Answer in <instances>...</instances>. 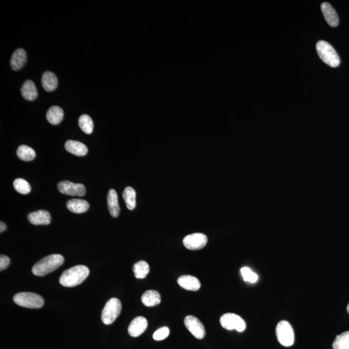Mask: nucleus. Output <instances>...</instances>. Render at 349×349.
I'll list each match as a JSON object with an SVG mask.
<instances>
[{"label":"nucleus","mask_w":349,"mask_h":349,"mask_svg":"<svg viewBox=\"0 0 349 349\" xmlns=\"http://www.w3.org/2000/svg\"><path fill=\"white\" fill-rule=\"evenodd\" d=\"M184 324L187 329L196 338L202 339L205 337V328L202 322L197 318L193 316H186L184 319Z\"/></svg>","instance_id":"9"},{"label":"nucleus","mask_w":349,"mask_h":349,"mask_svg":"<svg viewBox=\"0 0 349 349\" xmlns=\"http://www.w3.org/2000/svg\"><path fill=\"white\" fill-rule=\"evenodd\" d=\"M78 124L81 129L85 133L91 134L93 131V122L91 117L87 115H83L78 120Z\"/></svg>","instance_id":"27"},{"label":"nucleus","mask_w":349,"mask_h":349,"mask_svg":"<svg viewBox=\"0 0 349 349\" xmlns=\"http://www.w3.org/2000/svg\"><path fill=\"white\" fill-rule=\"evenodd\" d=\"M10 264V260L8 257L4 255L0 256V270H3Z\"/></svg>","instance_id":"31"},{"label":"nucleus","mask_w":349,"mask_h":349,"mask_svg":"<svg viewBox=\"0 0 349 349\" xmlns=\"http://www.w3.org/2000/svg\"><path fill=\"white\" fill-rule=\"evenodd\" d=\"M6 228L7 226L6 224L3 223V222H1V223H0V232L2 233L4 232V231L6 230Z\"/></svg>","instance_id":"32"},{"label":"nucleus","mask_w":349,"mask_h":349,"mask_svg":"<svg viewBox=\"0 0 349 349\" xmlns=\"http://www.w3.org/2000/svg\"><path fill=\"white\" fill-rule=\"evenodd\" d=\"M64 111L59 106H52L48 110L46 118L49 123L53 125H57L62 121L64 119Z\"/></svg>","instance_id":"22"},{"label":"nucleus","mask_w":349,"mask_h":349,"mask_svg":"<svg viewBox=\"0 0 349 349\" xmlns=\"http://www.w3.org/2000/svg\"><path fill=\"white\" fill-rule=\"evenodd\" d=\"M346 310H347L348 313L349 314V304L347 305V307H346Z\"/></svg>","instance_id":"33"},{"label":"nucleus","mask_w":349,"mask_h":349,"mask_svg":"<svg viewBox=\"0 0 349 349\" xmlns=\"http://www.w3.org/2000/svg\"><path fill=\"white\" fill-rule=\"evenodd\" d=\"M13 186L16 191L23 195H27L31 191V187L29 182L23 179H16L13 182Z\"/></svg>","instance_id":"28"},{"label":"nucleus","mask_w":349,"mask_h":349,"mask_svg":"<svg viewBox=\"0 0 349 349\" xmlns=\"http://www.w3.org/2000/svg\"><path fill=\"white\" fill-rule=\"evenodd\" d=\"M123 198L126 207L129 210H133L136 207V191L131 187H127L123 192Z\"/></svg>","instance_id":"24"},{"label":"nucleus","mask_w":349,"mask_h":349,"mask_svg":"<svg viewBox=\"0 0 349 349\" xmlns=\"http://www.w3.org/2000/svg\"><path fill=\"white\" fill-rule=\"evenodd\" d=\"M17 156L21 160L24 161H31L36 157V153L31 147L27 145H22L17 149Z\"/></svg>","instance_id":"25"},{"label":"nucleus","mask_w":349,"mask_h":349,"mask_svg":"<svg viewBox=\"0 0 349 349\" xmlns=\"http://www.w3.org/2000/svg\"><path fill=\"white\" fill-rule=\"evenodd\" d=\"M177 283L185 290L197 291L201 288V282L197 277L189 276H182L178 278Z\"/></svg>","instance_id":"14"},{"label":"nucleus","mask_w":349,"mask_h":349,"mask_svg":"<svg viewBox=\"0 0 349 349\" xmlns=\"http://www.w3.org/2000/svg\"><path fill=\"white\" fill-rule=\"evenodd\" d=\"M133 270L136 278L144 279L149 274V266L144 261H138L134 265Z\"/></svg>","instance_id":"23"},{"label":"nucleus","mask_w":349,"mask_h":349,"mask_svg":"<svg viewBox=\"0 0 349 349\" xmlns=\"http://www.w3.org/2000/svg\"><path fill=\"white\" fill-rule=\"evenodd\" d=\"M241 273L244 281L255 283L258 280V276L248 267H242Z\"/></svg>","instance_id":"29"},{"label":"nucleus","mask_w":349,"mask_h":349,"mask_svg":"<svg viewBox=\"0 0 349 349\" xmlns=\"http://www.w3.org/2000/svg\"><path fill=\"white\" fill-rule=\"evenodd\" d=\"M220 323L224 329L229 330H236L237 331L243 332L246 329V323L237 314L226 313L220 318Z\"/></svg>","instance_id":"7"},{"label":"nucleus","mask_w":349,"mask_h":349,"mask_svg":"<svg viewBox=\"0 0 349 349\" xmlns=\"http://www.w3.org/2000/svg\"><path fill=\"white\" fill-rule=\"evenodd\" d=\"M89 274V270L85 266H75L63 272L60 277V283L66 287H74L82 283Z\"/></svg>","instance_id":"1"},{"label":"nucleus","mask_w":349,"mask_h":349,"mask_svg":"<svg viewBox=\"0 0 349 349\" xmlns=\"http://www.w3.org/2000/svg\"><path fill=\"white\" fill-rule=\"evenodd\" d=\"M169 335H170V329L168 327H164L157 330L153 335V337L155 340L161 341L166 339Z\"/></svg>","instance_id":"30"},{"label":"nucleus","mask_w":349,"mask_h":349,"mask_svg":"<svg viewBox=\"0 0 349 349\" xmlns=\"http://www.w3.org/2000/svg\"><path fill=\"white\" fill-rule=\"evenodd\" d=\"M121 311V301L117 298H112L106 303L102 312V321L105 325L112 324L119 317Z\"/></svg>","instance_id":"5"},{"label":"nucleus","mask_w":349,"mask_h":349,"mask_svg":"<svg viewBox=\"0 0 349 349\" xmlns=\"http://www.w3.org/2000/svg\"><path fill=\"white\" fill-rule=\"evenodd\" d=\"M13 300L16 305L25 308L40 309L44 304V300L41 295L32 292L16 293Z\"/></svg>","instance_id":"4"},{"label":"nucleus","mask_w":349,"mask_h":349,"mask_svg":"<svg viewBox=\"0 0 349 349\" xmlns=\"http://www.w3.org/2000/svg\"><path fill=\"white\" fill-rule=\"evenodd\" d=\"M27 218L34 225H48L51 223V215L46 210H41L30 213Z\"/></svg>","instance_id":"12"},{"label":"nucleus","mask_w":349,"mask_h":349,"mask_svg":"<svg viewBox=\"0 0 349 349\" xmlns=\"http://www.w3.org/2000/svg\"><path fill=\"white\" fill-rule=\"evenodd\" d=\"M64 262L63 256L60 254H52L36 263L32 267V272L36 276H44L57 270Z\"/></svg>","instance_id":"2"},{"label":"nucleus","mask_w":349,"mask_h":349,"mask_svg":"<svg viewBox=\"0 0 349 349\" xmlns=\"http://www.w3.org/2000/svg\"><path fill=\"white\" fill-rule=\"evenodd\" d=\"M147 321L142 316H138L131 321L128 327V333L132 337H138L144 333L147 328Z\"/></svg>","instance_id":"11"},{"label":"nucleus","mask_w":349,"mask_h":349,"mask_svg":"<svg viewBox=\"0 0 349 349\" xmlns=\"http://www.w3.org/2000/svg\"><path fill=\"white\" fill-rule=\"evenodd\" d=\"M276 333L277 340L281 345L290 346L294 343V332L288 321L283 320L279 322L277 325Z\"/></svg>","instance_id":"6"},{"label":"nucleus","mask_w":349,"mask_h":349,"mask_svg":"<svg viewBox=\"0 0 349 349\" xmlns=\"http://www.w3.org/2000/svg\"><path fill=\"white\" fill-rule=\"evenodd\" d=\"M108 205L111 216L113 217H119L121 210H120L119 201H118V195L115 189H112L109 191Z\"/></svg>","instance_id":"19"},{"label":"nucleus","mask_w":349,"mask_h":349,"mask_svg":"<svg viewBox=\"0 0 349 349\" xmlns=\"http://www.w3.org/2000/svg\"><path fill=\"white\" fill-rule=\"evenodd\" d=\"M41 84H42L43 89L46 91L51 92L54 91L57 88L59 82H58L57 77L54 73L47 71L42 75Z\"/></svg>","instance_id":"21"},{"label":"nucleus","mask_w":349,"mask_h":349,"mask_svg":"<svg viewBox=\"0 0 349 349\" xmlns=\"http://www.w3.org/2000/svg\"><path fill=\"white\" fill-rule=\"evenodd\" d=\"M58 189L60 192L67 195L79 196L82 197L86 192L84 184L73 183L72 182L64 181L59 182Z\"/></svg>","instance_id":"10"},{"label":"nucleus","mask_w":349,"mask_h":349,"mask_svg":"<svg viewBox=\"0 0 349 349\" xmlns=\"http://www.w3.org/2000/svg\"><path fill=\"white\" fill-rule=\"evenodd\" d=\"M316 50L322 61L332 68H336L340 64V59L336 50L329 43L324 40L318 41Z\"/></svg>","instance_id":"3"},{"label":"nucleus","mask_w":349,"mask_h":349,"mask_svg":"<svg viewBox=\"0 0 349 349\" xmlns=\"http://www.w3.org/2000/svg\"><path fill=\"white\" fill-rule=\"evenodd\" d=\"M21 92L25 100L33 101L38 97V91L34 83L31 80H27L23 84Z\"/></svg>","instance_id":"17"},{"label":"nucleus","mask_w":349,"mask_h":349,"mask_svg":"<svg viewBox=\"0 0 349 349\" xmlns=\"http://www.w3.org/2000/svg\"><path fill=\"white\" fill-rule=\"evenodd\" d=\"M65 148L70 154L80 157L85 156L88 152L86 145L75 140L67 141L65 144Z\"/></svg>","instance_id":"16"},{"label":"nucleus","mask_w":349,"mask_h":349,"mask_svg":"<svg viewBox=\"0 0 349 349\" xmlns=\"http://www.w3.org/2000/svg\"><path fill=\"white\" fill-rule=\"evenodd\" d=\"M208 237L201 233H195L187 235L183 239V244L187 249L190 251H198L207 245Z\"/></svg>","instance_id":"8"},{"label":"nucleus","mask_w":349,"mask_h":349,"mask_svg":"<svg viewBox=\"0 0 349 349\" xmlns=\"http://www.w3.org/2000/svg\"><path fill=\"white\" fill-rule=\"evenodd\" d=\"M27 53L23 48H18L13 53L11 59V68L15 71H18L24 66L27 62Z\"/></svg>","instance_id":"15"},{"label":"nucleus","mask_w":349,"mask_h":349,"mask_svg":"<svg viewBox=\"0 0 349 349\" xmlns=\"http://www.w3.org/2000/svg\"><path fill=\"white\" fill-rule=\"evenodd\" d=\"M141 301L143 305L148 307L157 306L161 304V297L157 291L149 290L143 293Z\"/></svg>","instance_id":"18"},{"label":"nucleus","mask_w":349,"mask_h":349,"mask_svg":"<svg viewBox=\"0 0 349 349\" xmlns=\"http://www.w3.org/2000/svg\"><path fill=\"white\" fill-rule=\"evenodd\" d=\"M67 208L69 211L75 214H82L86 212L89 209V203L86 201L74 198L67 203Z\"/></svg>","instance_id":"20"},{"label":"nucleus","mask_w":349,"mask_h":349,"mask_svg":"<svg viewBox=\"0 0 349 349\" xmlns=\"http://www.w3.org/2000/svg\"><path fill=\"white\" fill-rule=\"evenodd\" d=\"M334 349H349V331L338 335L332 344Z\"/></svg>","instance_id":"26"},{"label":"nucleus","mask_w":349,"mask_h":349,"mask_svg":"<svg viewBox=\"0 0 349 349\" xmlns=\"http://www.w3.org/2000/svg\"><path fill=\"white\" fill-rule=\"evenodd\" d=\"M321 8L328 24L332 27H337L339 24V18L336 11L332 8L331 5L324 2L321 4Z\"/></svg>","instance_id":"13"}]
</instances>
